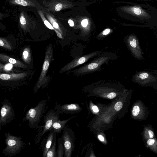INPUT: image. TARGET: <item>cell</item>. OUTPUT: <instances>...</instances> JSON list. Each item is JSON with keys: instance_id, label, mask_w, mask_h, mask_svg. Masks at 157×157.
<instances>
[{"instance_id": "obj_38", "label": "cell", "mask_w": 157, "mask_h": 157, "mask_svg": "<svg viewBox=\"0 0 157 157\" xmlns=\"http://www.w3.org/2000/svg\"><path fill=\"white\" fill-rule=\"evenodd\" d=\"M1 125H0V130L1 129Z\"/></svg>"}, {"instance_id": "obj_31", "label": "cell", "mask_w": 157, "mask_h": 157, "mask_svg": "<svg viewBox=\"0 0 157 157\" xmlns=\"http://www.w3.org/2000/svg\"><path fill=\"white\" fill-rule=\"evenodd\" d=\"M92 109L95 113H98L99 111L98 107L96 105L93 106L92 107Z\"/></svg>"}, {"instance_id": "obj_34", "label": "cell", "mask_w": 157, "mask_h": 157, "mask_svg": "<svg viewBox=\"0 0 157 157\" xmlns=\"http://www.w3.org/2000/svg\"><path fill=\"white\" fill-rule=\"evenodd\" d=\"M148 133L149 134L150 137L151 138H152L153 136V132L151 130H149L148 131Z\"/></svg>"}, {"instance_id": "obj_4", "label": "cell", "mask_w": 157, "mask_h": 157, "mask_svg": "<svg viewBox=\"0 0 157 157\" xmlns=\"http://www.w3.org/2000/svg\"><path fill=\"white\" fill-rule=\"evenodd\" d=\"M53 52L52 45L50 44L47 46L45 52L44 59L40 74L34 89V93H36L41 87H43L48 81V77L47 76V74L53 58Z\"/></svg>"}, {"instance_id": "obj_23", "label": "cell", "mask_w": 157, "mask_h": 157, "mask_svg": "<svg viewBox=\"0 0 157 157\" xmlns=\"http://www.w3.org/2000/svg\"><path fill=\"white\" fill-rule=\"evenodd\" d=\"M132 11L134 13L137 15L140 14L142 13L141 10L139 7L134 8Z\"/></svg>"}, {"instance_id": "obj_14", "label": "cell", "mask_w": 157, "mask_h": 157, "mask_svg": "<svg viewBox=\"0 0 157 157\" xmlns=\"http://www.w3.org/2000/svg\"><path fill=\"white\" fill-rule=\"evenodd\" d=\"M76 117V116H74L63 121L59 119L56 120L53 123L51 130L52 129L54 132L56 133H60L64 129L66 123L71 119Z\"/></svg>"}, {"instance_id": "obj_32", "label": "cell", "mask_w": 157, "mask_h": 157, "mask_svg": "<svg viewBox=\"0 0 157 157\" xmlns=\"http://www.w3.org/2000/svg\"><path fill=\"white\" fill-rule=\"evenodd\" d=\"M69 25L71 27H73L75 25L74 21L71 19H69L68 21Z\"/></svg>"}, {"instance_id": "obj_29", "label": "cell", "mask_w": 157, "mask_h": 157, "mask_svg": "<svg viewBox=\"0 0 157 157\" xmlns=\"http://www.w3.org/2000/svg\"><path fill=\"white\" fill-rule=\"evenodd\" d=\"M53 26L56 29H58L60 31V30L59 29V26L58 24L56 22L54 21L52 23Z\"/></svg>"}, {"instance_id": "obj_25", "label": "cell", "mask_w": 157, "mask_h": 157, "mask_svg": "<svg viewBox=\"0 0 157 157\" xmlns=\"http://www.w3.org/2000/svg\"><path fill=\"white\" fill-rule=\"evenodd\" d=\"M62 7V5L61 3H59L56 5L55 7V10L56 11H59L61 10Z\"/></svg>"}, {"instance_id": "obj_2", "label": "cell", "mask_w": 157, "mask_h": 157, "mask_svg": "<svg viewBox=\"0 0 157 157\" xmlns=\"http://www.w3.org/2000/svg\"><path fill=\"white\" fill-rule=\"evenodd\" d=\"M4 136L6 147L2 151L6 155H15L24 148L25 143L21 137L12 135L9 132H5Z\"/></svg>"}, {"instance_id": "obj_20", "label": "cell", "mask_w": 157, "mask_h": 157, "mask_svg": "<svg viewBox=\"0 0 157 157\" xmlns=\"http://www.w3.org/2000/svg\"><path fill=\"white\" fill-rule=\"evenodd\" d=\"M111 30L109 29L108 28L105 29L102 32L101 34L98 36L97 38L98 40H102L106 36L109 34Z\"/></svg>"}, {"instance_id": "obj_5", "label": "cell", "mask_w": 157, "mask_h": 157, "mask_svg": "<svg viewBox=\"0 0 157 157\" xmlns=\"http://www.w3.org/2000/svg\"><path fill=\"white\" fill-rule=\"evenodd\" d=\"M62 139L65 157H71L75 148V135L71 129L65 127L63 129Z\"/></svg>"}, {"instance_id": "obj_3", "label": "cell", "mask_w": 157, "mask_h": 157, "mask_svg": "<svg viewBox=\"0 0 157 157\" xmlns=\"http://www.w3.org/2000/svg\"><path fill=\"white\" fill-rule=\"evenodd\" d=\"M47 103L45 100H42L33 108L29 110L24 118V121H28V125L32 128L39 127V124L42 118Z\"/></svg>"}, {"instance_id": "obj_16", "label": "cell", "mask_w": 157, "mask_h": 157, "mask_svg": "<svg viewBox=\"0 0 157 157\" xmlns=\"http://www.w3.org/2000/svg\"><path fill=\"white\" fill-rule=\"evenodd\" d=\"M56 134L54 135L52 142L46 154V157H56Z\"/></svg>"}, {"instance_id": "obj_33", "label": "cell", "mask_w": 157, "mask_h": 157, "mask_svg": "<svg viewBox=\"0 0 157 157\" xmlns=\"http://www.w3.org/2000/svg\"><path fill=\"white\" fill-rule=\"evenodd\" d=\"M155 142V140L153 139H149L147 141V143L149 145H153Z\"/></svg>"}, {"instance_id": "obj_15", "label": "cell", "mask_w": 157, "mask_h": 157, "mask_svg": "<svg viewBox=\"0 0 157 157\" xmlns=\"http://www.w3.org/2000/svg\"><path fill=\"white\" fill-rule=\"evenodd\" d=\"M50 132L46 142L43 151V156L45 157L50 147L53 140L54 135L56 134L52 129L50 130Z\"/></svg>"}, {"instance_id": "obj_1", "label": "cell", "mask_w": 157, "mask_h": 157, "mask_svg": "<svg viewBox=\"0 0 157 157\" xmlns=\"http://www.w3.org/2000/svg\"><path fill=\"white\" fill-rule=\"evenodd\" d=\"M118 59L117 55L114 53L101 52L92 61L72 72L75 75H81L98 71L102 69L101 66L104 64H107L109 61Z\"/></svg>"}, {"instance_id": "obj_35", "label": "cell", "mask_w": 157, "mask_h": 157, "mask_svg": "<svg viewBox=\"0 0 157 157\" xmlns=\"http://www.w3.org/2000/svg\"><path fill=\"white\" fill-rule=\"evenodd\" d=\"M98 138L99 140L101 141H104V138L103 136L101 135H99L98 136Z\"/></svg>"}, {"instance_id": "obj_21", "label": "cell", "mask_w": 157, "mask_h": 157, "mask_svg": "<svg viewBox=\"0 0 157 157\" xmlns=\"http://www.w3.org/2000/svg\"><path fill=\"white\" fill-rule=\"evenodd\" d=\"M140 112V108L137 105L135 106L132 111V114L134 116H137Z\"/></svg>"}, {"instance_id": "obj_30", "label": "cell", "mask_w": 157, "mask_h": 157, "mask_svg": "<svg viewBox=\"0 0 157 157\" xmlns=\"http://www.w3.org/2000/svg\"><path fill=\"white\" fill-rule=\"evenodd\" d=\"M54 30L55 31L57 36L60 38L62 39L63 37L62 35L56 29H54Z\"/></svg>"}, {"instance_id": "obj_22", "label": "cell", "mask_w": 157, "mask_h": 157, "mask_svg": "<svg viewBox=\"0 0 157 157\" xmlns=\"http://www.w3.org/2000/svg\"><path fill=\"white\" fill-rule=\"evenodd\" d=\"M122 107V103L121 101H118L115 104L114 109L117 111L120 110Z\"/></svg>"}, {"instance_id": "obj_6", "label": "cell", "mask_w": 157, "mask_h": 157, "mask_svg": "<svg viewBox=\"0 0 157 157\" xmlns=\"http://www.w3.org/2000/svg\"><path fill=\"white\" fill-rule=\"evenodd\" d=\"M124 41L133 57L139 60L144 59V52L140 45L138 40L134 35H131L125 37Z\"/></svg>"}, {"instance_id": "obj_24", "label": "cell", "mask_w": 157, "mask_h": 157, "mask_svg": "<svg viewBox=\"0 0 157 157\" xmlns=\"http://www.w3.org/2000/svg\"><path fill=\"white\" fill-rule=\"evenodd\" d=\"M44 23L46 27L48 29L51 30H54V27L48 22V21L45 20L44 21Z\"/></svg>"}, {"instance_id": "obj_9", "label": "cell", "mask_w": 157, "mask_h": 157, "mask_svg": "<svg viewBox=\"0 0 157 157\" xmlns=\"http://www.w3.org/2000/svg\"><path fill=\"white\" fill-rule=\"evenodd\" d=\"M101 52V51H96L82 56L77 57L72 61L62 67L59 72L60 73H62L71 70L78 66L86 62L89 59L96 57Z\"/></svg>"}, {"instance_id": "obj_10", "label": "cell", "mask_w": 157, "mask_h": 157, "mask_svg": "<svg viewBox=\"0 0 157 157\" xmlns=\"http://www.w3.org/2000/svg\"><path fill=\"white\" fill-rule=\"evenodd\" d=\"M132 80L140 84H152L157 81V75L151 71H143L136 72L132 77Z\"/></svg>"}, {"instance_id": "obj_12", "label": "cell", "mask_w": 157, "mask_h": 157, "mask_svg": "<svg viewBox=\"0 0 157 157\" xmlns=\"http://www.w3.org/2000/svg\"><path fill=\"white\" fill-rule=\"evenodd\" d=\"M27 75V73L25 72L10 74L0 73V79L3 80L16 81L23 78Z\"/></svg>"}, {"instance_id": "obj_27", "label": "cell", "mask_w": 157, "mask_h": 157, "mask_svg": "<svg viewBox=\"0 0 157 157\" xmlns=\"http://www.w3.org/2000/svg\"><path fill=\"white\" fill-rule=\"evenodd\" d=\"M88 24V20L86 19H83L81 22V24L83 27L86 28L87 27Z\"/></svg>"}, {"instance_id": "obj_13", "label": "cell", "mask_w": 157, "mask_h": 157, "mask_svg": "<svg viewBox=\"0 0 157 157\" xmlns=\"http://www.w3.org/2000/svg\"><path fill=\"white\" fill-rule=\"evenodd\" d=\"M0 60L4 62L9 63L15 66L21 68H26L27 66L20 61L3 54L0 53Z\"/></svg>"}, {"instance_id": "obj_17", "label": "cell", "mask_w": 157, "mask_h": 157, "mask_svg": "<svg viewBox=\"0 0 157 157\" xmlns=\"http://www.w3.org/2000/svg\"><path fill=\"white\" fill-rule=\"evenodd\" d=\"M64 150L62 137L59 138L58 142L57 149L56 152V157H63Z\"/></svg>"}, {"instance_id": "obj_37", "label": "cell", "mask_w": 157, "mask_h": 157, "mask_svg": "<svg viewBox=\"0 0 157 157\" xmlns=\"http://www.w3.org/2000/svg\"><path fill=\"white\" fill-rule=\"evenodd\" d=\"M4 65L0 63V71L4 68Z\"/></svg>"}, {"instance_id": "obj_11", "label": "cell", "mask_w": 157, "mask_h": 157, "mask_svg": "<svg viewBox=\"0 0 157 157\" xmlns=\"http://www.w3.org/2000/svg\"><path fill=\"white\" fill-rule=\"evenodd\" d=\"M62 112L67 114H73L80 112L82 109L77 103L65 104L60 106L59 108Z\"/></svg>"}, {"instance_id": "obj_18", "label": "cell", "mask_w": 157, "mask_h": 157, "mask_svg": "<svg viewBox=\"0 0 157 157\" xmlns=\"http://www.w3.org/2000/svg\"><path fill=\"white\" fill-rule=\"evenodd\" d=\"M22 58L24 61L29 64L31 61V56L30 48L28 47L25 48L23 51Z\"/></svg>"}, {"instance_id": "obj_7", "label": "cell", "mask_w": 157, "mask_h": 157, "mask_svg": "<svg viewBox=\"0 0 157 157\" xmlns=\"http://www.w3.org/2000/svg\"><path fill=\"white\" fill-rule=\"evenodd\" d=\"M62 112L59 109L55 111L51 109L44 117V126L42 130L37 135L36 142L39 143L43 135L47 132L51 130L54 122L59 119L60 114Z\"/></svg>"}, {"instance_id": "obj_36", "label": "cell", "mask_w": 157, "mask_h": 157, "mask_svg": "<svg viewBox=\"0 0 157 157\" xmlns=\"http://www.w3.org/2000/svg\"><path fill=\"white\" fill-rule=\"evenodd\" d=\"M5 17V15L2 14L0 11V20L2 19L3 17Z\"/></svg>"}, {"instance_id": "obj_28", "label": "cell", "mask_w": 157, "mask_h": 157, "mask_svg": "<svg viewBox=\"0 0 157 157\" xmlns=\"http://www.w3.org/2000/svg\"><path fill=\"white\" fill-rule=\"evenodd\" d=\"M13 67V64L11 63H8L6 64L4 66V68L6 70H10Z\"/></svg>"}, {"instance_id": "obj_8", "label": "cell", "mask_w": 157, "mask_h": 157, "mask_svg": "<svg viewBox=\"0 0 157 157\" xmlns=\"http://www.w3.org/2000/svg\"><path fill=\"white\" fill-rule=\"evenodd\" d=\"M2 104L0 111V125L4 126L14 119L15 113L12 103L8 99L5 100Z\"/></svg>"}, {"instance_id": "obj_26", "label": "cell", "mask_w": 157, "mask_h": 157, "mask_svg": "<svg viewBox=\"0 0 157 157\" xmlns=\"http://www.w3.org/2000/svg\"><path fill=\"white\" fill-rule=\"evenodd\" d=\"M116 96V94L115 92H112L109 93L107 95V97L109 99L114 98Z\"/></svg>"}, {"instance_id": "obj_19", "label": "cell", "mask_w": 157, "mask_h": 157, "mask_svg": "<svg viewBox=\"0 0 157 157\" xmlns=\"http://www.w3.org/2000/svg\"><path fill=\"white\" fill-rule=\"evenodd\" d=\"M0 46L9 50H11L13 48L12 45L9 41L1 37H0Z\"/></svg>"}]
</instances>
